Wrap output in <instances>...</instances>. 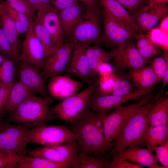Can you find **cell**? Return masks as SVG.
Instances as JSON below:
<instances>
[{"label": "cell", "instance_id": "cell-1", "mask_svg": "<svg viewBox=\"0 0 168 168\" xmlns=\"http://www.w3.org/2000/svg\"><path fill=\"white\" fill-rule=\"evenodd\" d=\"M157 95L151 92L143 96L139 103L130 112L113 144L111 156L120 153L131 146L145 145L143 138L148 125L147 114Z\"/></svg>", "mask_w": 168, "mask_h": 168}, {"label": "cell", "instance_id": "cell-2", "mask_svg": "<svg viewBox=\"0 0 168 168\" xmlns=\"http://www.w3.org/2000/svg\"><path fill=\"white\" fill-rule=\"evenodd\" d=\"M76 142L82 152L93 156H106L112 147L107 142L97 114L89 108L73 124Z\"/></svg>", "mask_w": 168, "mask_h": 168}, {"label": "cell", "instance_id": "cell-3", "mask_svg": "<svg viewBox=\"0 0 168 168\" xmlns=\"http://www.w3.org/2000/svg\"><path fill=\"white\" fill-rule=\"evenodd\" d=\"M50 98L32 95L10 113V121L26 127H35L46 125L55 117L52 108L49 105Z\"/></svg>", "mask_w": 168, "mask_h": 168}, {"label": "cell", "instance_id": "cell-4", "mask_svg": "<svg viewBox=\"0 0 168 168\" xmlns=\"http://www.w3.org/2000/svg\"><path fill=\"white\" fill-rule=\"evenodd\" d=\"M101 7L99 3L85 7L82 17L70 37L75 44L100 45L103 41Z\"/></svg>", "mask_w": 168, "mask_h": 168}, {"label": "cell", "instance_id": "cell-5", "mask_svg": "<svg viewBox=\"0 0 168 168\" xmlns=\"http://www.w3.org/2000/svg\"><path fill=\"white\" fill-rule=\"evenodd\" d=\"M97 85L96 81L84 90L55 105L52 108L55 116L72 124L77 123L89 108L90 99Z\"/></svg>", "mask_w": 168, "mask_h": 168}, {"label": "cell", "instance_id": "cell-6", "mask_svg": "<svg viewBox=\"0 0 168 168\" xmlns=\"http://www.w3.org/2000/svg\"><path fill=\"white\" fill-rule=\"evenodd\" d=\"M101 8L103 41L107 47L122 48L135 40L138 30L116 18L105 8Z\"/></svg>", "mask_w": 168, "mask_h": 168}, {"label": "cell", "instance_id": "cell-7", "mask_svg": "<svg viewBox=\"0 0 168 168\" xmlns=\"http://www.w3.org/2000/svg\"><path fill=\"white\" fill-rule=\"evenodd\" d=\"M27 138L28 143L45 146L76 142L77 135L64 126L45 125L28 129Z\"/></svg>", "mask_w": 168, "mask_h": 168}, {"label": "cell", "instance_id": "cell-8", "mask_svg": "<svg viewBox=\"0 0 168 168\" xmlns=\"http://www.w3.org/2000/svg\"><path fill=\"white\" fill-rule=\"evenodd\" d=\"M28 129L26 127L0 120V148L19 155L27 154Z\"/></svg>", "mask_w": 168, "mask_h": 168}, {"label": "cell", "instance_id": "cell-9", "mask_svg": "<svg viewBox=\"0 0 168 168\" xmlns=\"http://www.w3.org/2000/svg\"><path fill=\"white\" fill-rule=\"evenodd\" d=\"M77 142L62 143L27 150L30 156L44 158L72 167L78 153Z\"/></svg>", "mask_w": 168, "mask_h": 168}, {"label": "cell", "instance_id": "cell-10", "mask_svg": "<svg viewBox=\"0 0 168 168\" xmlns=\"http://www.w3.org/2000/svg\"><path fill=\"white\" fill-rule=\"evenodd\" d=\"M113 65L115 71L125 72L136 70L149 64L141 55L137 49L134 40L128 42L124 47L111 49Z\"/></svg>", "mask_w": 168, "mask_h": 168}, {"label": "cell", "instance_id": "cell-11", "mask_svg": "<svg viewBox=\"0 0 168 168\" xmlns=\"http://www.w3.org/2000/svg\"><path fill=\"white\" fill-rule=\"evenodd\" d=\"M33 20L25 33L18 61H24L35 67L40 71H43L46 60L44 47L34 32Z\"/></svg>", "mask_w": 168, "mask_h": 168}, {"label": "cell", "instance_id": "cell-12", "mask_svg": "<svg viewBox=\"0 0 168 168\" xmlns=\"http://www.w3.org/2000/svg\"><path fill=\"white\" fill-rule=\"evenodd\" d=\"M140 102V100L128 106H119L112 111L105 114L97 113L109 144L113 146L112 142L116 138L128 114Z\"/></svg>", "mask_w": 168, "mask_h": 168}, {"label": "cell", "instance_id": "cell-13", "mask_svg": "<svg viewBox=\"0 0 168 168\" xmlns=\"http://www.w3.org/2000/svg\"><path fill=\"white\" fill-rule=\"evenodd\" d=\"M86 45L76 44L64 70L65 75L81 79L88 86L94 82L89 77V68L86 53Z\"/></svg>", "mask_w": 168, "mask_h": 168}, {"label": "cell", "instance_id": "cell-14", "mask_svg": "<svg viewBox=\"0 0 168 168\" xmlns=\"http://www.w3.org/2000/svg\"><path fill=\"white\" fill-rule=\"evenodd\" d=\"M16 68L20 80L35 93L46 99L50 98L42 73L29 63L23 60L17 61Z\"/></svg>", "mask_w": 168, "mask_h": 168}, {"label": "cell", "instance_id": "cell-15", "mask_svg": "<svg viewBox=\"0 0 168 168\" xmlns=\"http://www.w3.org/2000/svg\"><path fill=\"white\" fill-rule=\"evenodd\" d=\"M147 94L136 91L123 95L110 94L98 96L93 94L90 99L89 108L97 113L105 114L125 102L137 100Z\"/></svg>", "mask_w": 168, "mask_h": 168}, {"label": "cell", "instance_id": "cell-16", "mask_svg": "<svg viewBox=\"0 0 168 168\" xmlns=\"http://www.w3.org/2000/svg\"><path fill=\"white\" fill-rule=\"evenodd\" d=\"M74 46L72 42L63 43L47 57L42 72L46 80L64 72Z\"/></svg>", "mask_w": 168, "mask_h": 168}, {"label": "cell", "instance_id": "cell-17", "mask_svg": "<svg viewBox=\"0 0 168 168\" xmlns=\"http://www.w3.org/2000/svg\"><path fill=\"white\" fill-rule=\"evenodd\" d=\"M168 13L167 4H160L151 7L146 5L141 7L132 16L139 30L147 32L156 27Z\"/></svg>", "mask_w": 168, "mask_h": 168}, {"label": "cell", "instance_id": "cell-18", "mask_svg": "<svg viewBox=\"0 0 168 168\" xmlns=\"http://www.w3.org/2000/svg\"><path fill=\"white\" fill-rule=\"evenodd\" d=\"M84 83L65 75H59L51 77L47 87L51 97L63 100L77 93Z\"/></svg>", "mask_w": 168, "mask_h": 168}, {"label": "cell", "instance_id": "cell-19", "mask_svg": "<svg viewBox=\"0 0 168 168\" xmlns=\"http://www.w3.org/2000/svg\"><path fill=\"white\" fill-rule=\"evenodd\" d=\"M114 155L142 166L150 168H165L159 164L156 156L147 148L133 146Z\"/></svg>", "mask_w": 168, "mask_h": 168}, {"label": "cell", "instance_id": "cell-20", "mask_svg": "<svg viewBox=\"0 0 168 168\" xmlns=\"http://www.w3.org/2000/svg\"><path fill=\"white\" fill-rule=\"evenodd\" d=\"M128 74L138 91L147 94L152 92L160 82L150 65L129 71Z\"/></svg>", "mask_w": 168, "mask_h": 168}, {"label": "cell", "instance_id": "cell-21", "mask_svg": "<svg viewBox=\"0 0 168 168\" xmlns=\"http://www.w3.org/2000/svg\"><path fill=\"white\" fill-rule=\"evenodd\" d=\"M164 89L162 87L157 93L149 108L147 116L149 126L168 125V96L163 94Z\"/></svg>", "mask_w": 168, "mask_h": 168}, {"label": "cell", "instance_id": "cell-22", "mask_svg": "<svg viewBox=\"0 0 168 168\" xmlns=\"http://www.w3.org/2000/svg\"><path fill=\"white\" fill-rule=\"evenodd\" d=\"M43 22L54 44L58 47L63 43L65 35L58 11L53 7L44 16Z\"/></svg>", "mask_w": 168, "mask_h": 168}, {"label": "cell", "instance_id": "cell-23", "mask_svg": "<svg viewBox=\"0 0 168 168\" xmlns=\"http://www.w3.org/2000/svg\"><path fill=\"white\" fill-rule=\"evenodd\" d=\"M86 53L89 68V77L94 82L97 80V70L99 65L103 62H109L112 59L110 52H107L100 45L86 46Z\"/></svg>", "mask_w": 168, "mask_h": 168}, {"label": "cell", "instance_id": "cell-24", "mask_svg": "<svg viewBox=\"0 0 168 168\" xmlns=\"http://www.w3.org/2000/svg\"><path fill=\"white\" fill-rule=\"evenodd\" d=\"M34 94L20 81H16L10 91L7 101L0 114H5L10 113Z\"/></svg>", "mask_w": 168, "mask_h": 168}, {"label": "cell", "instance_id": "cell-25", "mask_svg": "<svg viewBox=\"0 0 168 168\" xmlns=\"http://www.w3.org/2000/svg\"><path fill=\"white\" fill-rule=\"evenodd\" d=\"M84 9L83 5L78 2L58 11L59 16L66 36L70 37L82 17Z\"/></svg>", "mask_w": 168, "mask_h": 168}, {"label": "cell", "instance_id": "cell-26", "mask_svg": "<svg viewBox=\"0 0 168 168\" xmlns=\"http://www.w3.org/2000/svg\"><path fill=\"white\" fill-rule=\"evenodd\" d=\"M98 3L101 7L106 9L116 18L137 30H139L132 15L117 0H98Z\"/></svg>", "mask_w": 168, "mask_h": 168}, {"label": "cell", "instance_id": "cell-27", "mask_svg": "<svg viewBox=\"0 0 168 168\" xmlns=\"http://www.w3.org/2000/svg\"><path fill=\"white\" fill-rule=\"evenodd\" d=\"M0 23L18 60L21 49L19 36L14 23L6 11L2 2L0 6Z\"/></svg>", "mask_w": 168, "mask_h": 168}, {"label": "cell", "instance_id": "cell-28", "mask_svg": "<svg viewBox=\"0 0 168 168\" xmlns=\"http://www.w3.org/2000/svg\"><path fill=\"white\" fill-rule=\"evenodd\" d=\"M44 15L37 12L36 17L33 21V26L35 34L44 47L47 58L58 47L54 44L44 25L43 18Z\"/></svg>", "mask_w": 168, "mask_h": 168}, {"label": "cell", "instance_id": "cell-29", "mask_svg": "<svg viewBox=\"0 0 168 168\" xmlns=\"http://www.w3.org/2000/svg\"><path fill=\"white\" fill-rule=\"evenodd\" d=\"M135 39L137 49L147 61L150 62L153 58L161 56V48L149 39L146 32L139 30Z\"/></svg>", "mask_w": 168, "mask_h": 168}, {"label": "cell", "instance_id": "cell-30", "mask_svg": "<svg viewBox=\"0 0 168 168\" xmlns=\"http://www.w3.org/2000/svg\"><path fill=\"white\" fill-rule=\"evenodd\" d=\"M168 138V126L148 125L143 138V141L148 150L153 152L155 148Z\"/></svg>", "mask_w": 168, "mask_h": 168}, {"label": "cell", "instance_id": "cell-31", "mask_svg": "<svg viewBox=\"0 0 168 168\" xmlns=\"http://www.w3.org/2000/svg\"><path fill=\"white\" fill-rule=\"evenodd\" d=\"M64 164L58 163L39 157L20 155L17 168H69Z\"/></svg>", "mask_w": 168, "mask_h": 168}, {"label": "cell", "instance_id": "cell-32", "mask_svg": "<svg viewBox=\"0 0 168 168\" xmlns=\"http://www.w3.org/2000/svg\"><path fill=\"white\" fill-rule=\"evenodd\" d=\"M109 160L105 156H93L81 152L73 162V168H106Z\"/></svg>", "mask_w": 168, "mask_h": 168}, {"label": "cell", "instance_id": "cell-33", "mask_svg": "<svg viewBox=\"0 0 168 168\" xmlns=\"http://www.w3.org/2000/svg\"><path fill=\"white\" fill-rule=\"evenodd\" d=\"M115 82L111 94L115 95H123L138 91L130 79L128 73L115 70Z\"/></svg>", "mask_w": 168, "mask_h": 168}, {"label": "cell", "instance_id": "cell-34", "mask_svg": "<svg viewBox=\"0 0 168 168\" xmlns=\"http://www.w3.org/2000/svg\"><path fill=\"white\" fill-rule=\"evenodd\" d=\"M6 11L14 23L19 36L25 34L28 30L31 20L25 14L10 7L5 1L2 2Z\"/></svg>", "mask_w": 168, "mask_h": 168}, {"label": "cell", "instance_id": "cell-35", "mask_svg": "<svg viewBox=\"0 0 168 168\" xmlns=\"http://www.w3.org/2000/svg\"><path fill=\"white\" fill-rule=\"evenodd\" d=\"M16 62L4 58L0 66V86L15 82L16 71Z\"/></svg>", "mask_w": 168, "mask_h": 168}, {"label": "cell", "instance_id": "cell-36", "mask_svg": "<svg viewBox=\"0 0 168 168\" xmlns=\"http://www.w3.org/2000/svg\"><path fill=\"white\" fill-rule=\"evenodd\" d=\"M114 73L110 75L100 77L97 79V86L93 94L103 96L111 94L115 82Z\"/></svg>", "mask_w": 168, "mask_h": 168}, {"label": "cell", "instance_id": "cell-37", "mask_svg": "<svg viewBox=\"0 0 168 168\" xmlns=\"http://www.w3.org/2000/svg\"><path fill=\"white\" fill-rule=\"evenodd\" d=\"M168 52H165L162 56L153 58L149 63L160 82L168 71Z\"/></svg>", "mask_w": 168, "mask_h": 168}, {"label": "cell", "instance_id": "cell-38", "mask_svg": "<svg viewBox=\"0 0 168 168\" xmlns=\"http://www.w3.org/2000/svg\"><path fill=\"white\" fill-rule=\"evenodd\" d=\"M5 2L11 8L25 14L33 21L35 18L36 11L28 0H6Z\"/></svg>", "mask_w": 168, "mask_h": 168}, {"label": "cell", "instance_id": "cell-39", "mask_svg": "<svg viewBox=\"0 0 168 168\" xmlns=\"http://www.w3.org/2000/svg\"><path fill=\"white\" fill-rule=\"evenodd\" d=\"M146 33L147 37L151 41L159 46L165 52H168V34L163 33L157 26Z\"/></svg>", "mask_w": 168, "mask_h": 168}, {"label": "cell", "instance_id": "cell-40", "mask_svg": "<svg viewBox=\"0 0 168 168\" xmlns=\"http://www.w3.org/2000/svg\"><path fill=\"white\" fill-rule=\"evenodd\" d=\"M20 155L0 148V168H17Z\"/></svg>", "mask_w": 168, "mask_h": 168}, {"label": "cell", "instance_id": "cell-41", "mask_svg": "<svg viewBox=\"0 0 168 168\" xmlns=\"http://www.w3.org/2000/svg\"><path fill=\"white\" fill-rule=\"evenodd\" d=\"M0 51L4 58L12 60L16 62L18 58L7 37L0 23Z\"/></svg>", "mask_w": 168, "mask_h": 168}, {"label": "cell", "instance_id": "cell-42", "mask_svg": "<svg viewBox=\"0 0 168 168\" xmlns=\"http://www.w3.org/2000/svg\"><path fill=\"white\" fill-rule=\"evenodd\" d=\"M158 160L165 168H168V138L156 147L154 151Z\"/></svg>", "mask_w": 168, "mask_h": 168}, {"label": "cell", "instance_id": "cell-43", "mask_svg": "<svg viewBox=\"0 0 168 168\" xmlns=\"http://www.w3.org/2000/svg\"><path fill=\"white\" fill-rule=\"evenodd\" d=\"M106 168H142V166L113 155Z\"/></svg>", "mask_w": 168, "mask_h": 168}, {"label": "cell", "instance_id": "cell-44", "mask_svg": "<svg viewBox=\"0 0 168 168\" xmlns=\"http://www.w3.org/2000/svg\"><path fill=\"white\" fill-rule=\"evenodd\" d=\"M133 16L142 6L147 5L148 0H117Z\"/></svg>", "mask_w": 168, "mask_h": 168}, {"label": "cell", "instance_id": "cell-45", "mask_svg": "<svg viewBox=\"0 0 168 168\" xmlns=\"http://www.w3.org/2000/svg\"><path fill=\"white\" fill-rule=\"evenodd\" d=\"M33 9L36 12L45 14L53 7L50 0H28Z\"/></svg>", "mask_w": 168, "mask_h": 168}, {"label": "cell", "instance_id": "cell-46", "mask_svg": "<svg viewBox=\"0 0 168 168\" xmlns=\"http://www.w3.org/2000/svg\"><path fill=\"white\" fill-rule=\"evenodd\" d=\"M114 71V68L112 64L109 62H103L98 67L97 74L100 77L108 76L113 74Z\"/></svg>", "mask_w": 168, "mask_h": 168}, {"label": "cell", "instance_id": "cell-47", "mask_svg": "<svg viewBox=\"0 0 168 168\" xmlns=\"http://www.w3.org/2000/svg\"><path fill=\"white\" fill-rule=\"evenodd\" d=\"M15 82L8 85L0 86V114L6 103L10 91Z\"/></svg>", "mask_w": 168, "mask_h": 168}, {"label": "cell", "instance_id": "cell-48", "mask_svg": "<svg viewBox=\"0 0 168 168\" xmlns=\"http://www.w3.org/2000/svg\"><path fill=\"white\" fill-rule=\"evenodd\" d=\"M53 7L58 11L62 10L78 2V0H50Z\"/></svg>", "mask_w": 168, "mask_h": 168}, {"label": "cell", "instance_id": "cell-49", "mask_svg": "<svg viewBox=\"0 0 168 168\" xmlns=\"http://www.w3.org/2000/svg\"><path fill=\"white\" fill-rule=\"evenodd\" d=\"M158 28L163 33L168 34V16H164L159 23Z\"/></svg>", "mask_w": 168, "mask_h": 168}, {"label": "cell", "instance_id": "cell-50", "mask_svg": "<svg viewBox=\"0 0 168 168\" xmlns=\"http://www.w3.org/2000/svg\"><path fill=\"white\" fill-rule=\"evenodd\" d=\"M85 7H89L93 6L98 2V0H78Z\"/></svg>", "mask_w": 168, "mask_h": 168}, {"label": "cell", "instance_id": "cell-51", "mask_svg": "<svg viewBox=\"0 0 168 168\" xmlns=\"http://www.w3.org/2000/svg\"><path fill=\"white\" fill-rule=\"evenodd\" d=\"M168 0H148V5L150 7L160 4H167Z\"/></svg>", "mask_w": 168, "mask_h": 168}, {"label": "cell", "instance_id": "cell-52", "mask_svg": "<svg viewBox=\"0 0 168 168\" xmlns=\"http://www.w3.org/2000/svg\"><path fill=\"white\" fill-rule=\"evenodd\" d=\"M4 58L0 51V66L2 63Z\"/></svg>", "mask_w": 168, "mask_h": 168}, {"label": "cell", "instance_id": "cell-53", "mask_svg": "<svg viewBox=\"0 0 168 168\" xmlns=\"http://www.w3.org/2000/svg\"><path fill=\"white\" fill-rule=\"evenodd\" d=\"M1 3V2H0V6Z\"/></svg>", "mask_w": 168, "mask_h": 168}, {"label": "cell", "instance_id": "cell-54", "mask_svg": "<svg viewBox=\"0 0 168 168\" xmlns=\"http://www.w3.org/2000/svg\"><path fill=\"white\" fill-rule=\"evenodd\" d=\"M0 120H1L0 119Z\"/></svg>", "mask_w": 168, "mask_h": 168}]
</instances>
